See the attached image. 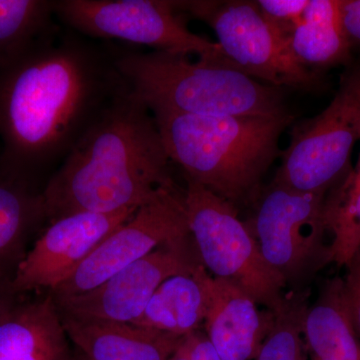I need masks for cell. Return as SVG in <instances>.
<instances>
[{
    "label": "cell",
    "mask_w": 360,
    "mask_h": 360,
    "mask_svg": "<svg viewBox=\"0 0 360 360\" xmlns=\"http://www.w3.org/2000/svg\"><path fill=\"white\" fill-rule=\"evenodd\" d=\"M127 89L111 42L61 25L0 75V175L42 193Z\"/></svg>",
    "instance_id": "obj_1"
},
{
    "label": "cell",
    "mask_w": 360,
    "mask_h": 360,
    "mask_svg": "<svg viewBox=\"0 0 360 360\" xmlns=\"http://www.w3.org/2000/svg\"><path fill=\"white\" fill-rule=\"evenodd\" d=\"M170 162L153 113L127 85L47 181V224L141 207L176 184Z\"/></svg>",
    "instance_id": "obj_2"
},
{
    "label": "cell",
    "mask_w": 360,
    "mask_h": 360,
    "mask_svg": "<svg viewBox=\"0 0 360 360\" xmlns=\"http://www.w3.org/2000/svg\"><path fill=\"white\" fill-rule=\"evenodd\" d=\"M163 146L184 179L238 207L255 195L281 153L279 139L295 116H198L153 113Z\"/></svg>",
    "instance_id": "obj_3"
},
{
    "label": "cell",
    "mask_w": 360,
    "mask_h": 360,
    "mask_svg": "<svg viewBox=\"0 0 360 360\" xmlns=\"http://www.w3.org/2000/svg\"><path fill=\"white\" fill-rule=\"evenodd\" d=\"M116 65L151 113L278 117L288 115L281 89L248 77L222 58L143 52L113 44Z\"/></svg>",
    "instance_id": "obj_4"
},
{
    "label": "cell",
    "mask_w": 360,
    "mask_h": 360,
    "mask_svg": "<svg viewBox=\"0 0 360 360\" xmlns=\"http://www.w3.org/2000/svg\"><path fill=\"white\" fill-rule=\"evenodd\" d=\"M186 180L187 224L200 264L215 278L238 284L257 304L276 309L286 284L264 259L250 225L239 219L238 207Z\"/></svg>",
    "instance_id": "obj_5"
},
{
    "label": "cell",
    "mask_w": 360,
    "mask_h": 360,
    "mask_svg": "<svg viewBox=\"0 0 360 360\" xmlns=\"http://www.w3.org/2000/svg\"><path fill=\"white\" fill-rule=\"evenodd\" d=\"M360 139V61L341 75L333 101L321 115L295 125L272 184L328 194L347 174Z\"/></svg>",
    "instance_id": "obj_6"
},
{
    "label": "cell",
    "mask_w": 360,
    "mask_h": 360,
    "mask_svg": "<svg viewBox=\"0 0 360 360\" xmlns=\"http://www.w3.org/2000/svg\"><path fill=\"white\" fill-rule=\"evenodd\" d=\"M174 4L179 13L210 26L225 60L248 77L281 89L314 90L322 84L321 73L296 60L288 40L265 20L257 1L188 0Z\"/></svg>",
    "instance_id": "obj_7"
},
{
    "label": "cell",
    "mask_w": 360,
    "mask_h": 360,
    "mask_svg": "<svg viewBox=\"0 0 360 360\" xmlns=\"http://www.w3.org/2000/svg\"><path fill=\"white\" fill-rule=\"evenodd\" d=\"M326 195L271 184L248 222L264 259L291 290H307L305 283L333 262L326 243Z\"/></svg>",
    "instance_id": "obj_8"
},
{
    "label": "cell",
    "mask_w": 360,
    "mask_h": 360,
    "mask_svg": "<svg viewBox=\"0 0 360 360\" xmlns=\"http://www.w3.org/2000/svg\"><path fill=\"white\" fill-rule=\"evenodd\" d=\"M177 13L168 0H54L60 25L89 39L186 56H224L217 42L191 32Z\"/></svg>",
    "instance_id": "obj_9"
},
{
    "label": "cell",
    "mask_w": 360,
    "mask_h": 360,
    "mask_svg": "<svg viewBox=\"0 0 360 360\" xmlns=\"http://www.w3.org/2000/svg\"><path fill=\"white\" fill-rule=\"evenodd\" d=\"M188 234L184 189L177 184L165 187L104 239L70 277L49 293L53 298H61L94 290L158 246Z\"/></svg>",
    "instance_id": "obj_10"
},
{
    "label": "cell",
    "mask_w": 360,
    "mask_h": 360,
    "mask_svg": "<svg viewBox=\"0 0 360 360\" xmlns=\"http://www.w3.org/2000/svg\"><path fill=\"white\" fill-rule=\"evenodd\" d=\"M200 264L193 236L188 234L158 246L94 290L53 300L63 314L132 323L143 314L163 281L193 274Z\"/></svg>",
    "instance_id": "obj_11"
},
{
    "label": "cell",
    "mask_w": 360,
    "mask_h": 360,
    "mask_svg": "<svg viewBox=\"0 0 360 360\" xmlns=\"http://www.w3.org/2000/svg\"><path fill=\"white\" fill-rule=\"evenodd\" d=\"M139 208L72 213L47 224L18 267L14 292L20 296L33 291L51 292Z\"/></svg>",
    "instance_id": "obj_12"
},
{
    "label": "cell",
    "mask_w": 360,
    "mask_h": 360,
    "mask_svg": "<svg viewBox=\"0 0 360 360\" xmlns=\"http://www.w3.org/2000/svg\"><path fill=\"white\" fill-rule=\"evenodd\" d=\"M208 304L203 330L224 360L257 359L274 322L271 310L257 303L238 284L208 276Z\"/></svg>",
    "instance_id": "obj_13"
},
{
    "label": "cell",
    "mask_w": 360,
    "mask_h": 360,
    "mask_svg": "<svg viewBox=\"0 0 360 360\" xmlns=\"http://www.w3.org/2000/svg\"><path fill=\"white\" fill-rule=\"evenodd\" d=\"M73 350L51 293L21 296L0 319V360H72Z\"/></svg>",
    "instance_id": "obj_14"
},
{
    "label": "cell",
    "mask_w": 360,
    "mask_h": 360,
    "mask_svg": "<svg viewBox=\"0 0 360 360\" xmlns=\"http://www.w3.org/2000/svg\"><path fill=\"white\" fill-rule=\"evenodd\" d=\"M60 317L73 347L89 360H168L181 338L124 322Z\"/></svg>",
    "instance_id": "obj_15"
},
{
    "label": "cell",
    "mask_w": 360,
    "mask_h": 360,
    "mask_svg": "<svg viewBox=\"0 0 360 360\" xmlns=\"http://www.w3.org/2000/svg\"><path fill=\"white\" fill-rule=\"evenodd\" d=\"M303 338L309 360H360V338L348 312L342 277L324 281L307 307Z\"/></svg>",
    "instance_id": "obj_16"
},
{
    "label": "cell",
    "mask_w": 360,
    "mask_h": 360,
    "mask_svg": "<svg viewBox=\"0 0 360 360\" xmlns=\"http://www.w3.org/2000/svg\"><path fill=\"white\" fill-rule=\"evenodd\" d=\"M45 224L42 193L0 175V283L13 285L32 238Z\"/></svg>",
    "instance_id": "obj_17"
},
{
    "label": "cell",
    "mask_w": 360,
    "mask_h": 360,
    "mask_svg": "<svg viewBox=\"0 0 360 360\" xmlns=\"http://www.w3.org/2000/svg\"><path fill=\"white\" fill-rule=\"evenodd\" d=\"M208 276L200 264L193 274L169 277L132 324L179 338L200 330L207 311Z\"/></svg>",
    "instance_id": "obj_18"
},
{
    "label": "cell",
    "mask_w": 360,
    "mask_h": 360,
    "mask_svg": "<svg viewBox=\"0 0 360 360\" xmlns=\"http://www.w3.org/2000/svg\"><path fill=\"white\" fill-rule=\"evenodd\" d=\"M288 45L300 65L316 72L349 65L352 49L341 25L340 0H309Z\"/></svg>",
    "instance_id": "obj_19"
},
{
    "label": "cell",
    "mask_w": 360,
    "mask_h": 360,
    "mask_svg": "<svg viewBox=\"0 0 360 360\" xmlns=\"http://www.w3.org/2000/svg\"><path fill=\"white\" fill-rule=\"evenodd\" d=\"M60 26L54 0H0V75Z\"/></svg>",
    "instance_id": "obj_20"
},
{
    "label": "cell",
    "mask_w": 360,
    "mask_h": 360,
    "mask_svg": "<svg viewBox=\"0 0 360 360\" xmlns=\"http://www.w3.org/2000/svg\"><path fill=\"white\" fill-rule=\"evenodd\" d=\"M326 219L333 262L345 267L360 245V158L326 195Z\"/></svg>",
    "instance_id": "obj_21"
},
{
    "label": "cell",
    "mask_w": 360,
    "mask_h": 360,
    "mask_svg": "<svg viewBox=\"0 0 360 360\" xmlns=\"http://www.w3.org/2000/svg\"><path fill=\"white\" fill-rule=\"evenodd\" d=\"M307 291L290 290L274 312V322L255 360H309L303 338Z\"/></svg>",
    "instance_id": "obj_22"
},
{
    "label": "cell",
    "mask_w": 360,
    "mask_h": 360,
    "mask_svg": "<svg viewBox=\"0 0 360 360\" xmlns=\"http://www.w3.org/2000/svg\"><path fill=\"white\" fill-rule=\"evenodd\" d=\"M307 1L309 0H259L257 4L269 25L288 40L302 20Z\"/></svg>",
    "instance_id": "obj_23"
},
{
    "label": "cell",
    "mask_w": 360,
    "mask_h": 360,
    "mask_svg": "<svg viewBox=\"0 0 360 360\" xmlns=\"http://www.w3.org/2000/svg\"><path fill=\"white\" fill-rule=\"evenodd\" d=\"M347 269L343 278L345 302L355 331L360 338V257L355 255L345 265Z\"/></svg>",
    "instance_id": "obj_24"
},
{
    "label": "cell",
    "mask_w": 360,
    "mask_h": 360,
    "mask_svg": "<svg viewBox=\"0 0 360 360\" xmlns=\"http://www.w3.org/2000/svg\"><path fill=\"white\" fill-rule=\"evenodd\" d=\"M176 352L187 360H224L202 329L180 338Z\"/></svg>",
    "instance_id": "obj_25"
},
{
    "label": "cell",
    "mask_w": 360,
    "mask_h": 360,
    "mask_svg": "<svg viewBox=\"0 0 360 360\" xmlns=\"http://www.w3.org/2000/svg\"><path fill=\"white\" fill-rule=\"evenodd\" d=\"M340 18L352 49H360V0H340Z\"/></svg>",
    "instance_id": "obj_26"
},
{
    "label": "cell",
    "mask_w": 360,
    "mask_h": 360,
    "mask_svg": "<svg viewBox=\"0 0 360 360\" xmlns=\"http://www.w3.org/2000/svg\"><path fill=\"white\" fill-rule=\"evenodd\" d=\"M21 296L14 292L13 285L0 283V319L18 302Z\"/></svg>",
    "instance_id": "obj_27"
},
{
    "label": "cell",
    "mask_w": 360,
    "mask_h": 360,
    "mask_svg": "<svg viewBox=\"0 0 360 360\" xmlns=\"http://www.w3.org/2000/svg\"><path fill=\"white\" fill-rule=\"evenodd\" d=\"M73 348H75V350H73L72 360H89L84 354H82V352H79V350L77 349L75 347H73Z\"/></svg>",
    "instance_id": "obj_28"
},
{
    "label": "cell",
    "mask_w": 360,
    "mask_h": 360,
    "mask_svg": "<svg viewBox=\"0 0 360 360\" xmlns=\"http://www.w3.org/2000/svg\"><path fill=\"white\" fill-rule=\"evenodd\" d=\"M168 360H187L186 357L182 356L181 354H179V352H175L174 354L172 355Z\"/></svg>",
    "instance_id": "obj_29"
},
{
    "label": "cell",
    "mask_w": 360,
    "mask_h": 360,
    "mask_svg": "<svg viewBox=\"0 0 360 360\" xmlns=\"http://www.w3.org/2000/svg\"><path fill=\"white\" fill-rule=\"evenodd\" d=\"M355 253H356V255H359L360 257V245L359 246V248H357V250L355 251ZM355 253H354V255H355Z\"/></svg>",
    "instance_id": "obj_30"
}]
</instances>
